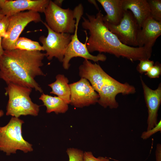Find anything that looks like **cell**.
<instances>
[{
    "label": "cell",
    "instance_id": "cell-17",
    "mask_svg": "<svg viewBox=\"0 0 161 161\" xmlns=\"http://www.w3.org/2000/svg\"><path fill=\"white\" fill-rule=\"evenodd\" d=\"M69 82L64 75L58 74L56 76L55 81L48 85L52 89L50 93L57 95L68 104L70 103V96Z\"/></svg>",
    "mask_w": 161,
    "mask_h": 161
},
{
    "label": "cell",
    "instance_id": "cell-21",
    "mask_svg": "<svg viewBox=\"0 0 161 161\" xmlns=\"http://www.w3.org/2000/svg\"><path fill=\"white\" fill-rule=\"evenodd\" d=\"M66 152L69 157V161H83L84 152L82 150L70 148L67 149Z\"/></svg>",
    "mask_w": 161,
    "mask_h": 161
},
{
    "label": "cell",
    "instance_id": "cell-9",
    "mask_svg": "<svg viewBox=\"0 0 161 161\" xmlns=\"http://www.w3.org/2000/svg\"><path fill=\"white\" fill-rule=\"evenodd\" d=\"M42 22L48 31L47 37L42 35L39 38V41L42 44L44 51H46L45 56L49 60L55 57L62 62L72 35L56 32L51 30L46 22Z\"/></svg>",
    "mask_w": 161,
    "mask_h": 161
},
{
    "label": "cell",
    "instance_id": "cell-11",
    "mask_svg": "<svg viewBox=\"0 0 161 161\" xmlns=\"http://www.w3.org/2000/svg\"><path fill=\"white\" fill-rule=\"evenodd\" d=\"M69 86L70 103L74 107L82 108L97 103L99 96L86 79L81 78Z\"/></svg>",
    "mask_w": 161,
    "mask_h": 161
},
{
    "label": "cell",
    "instance_id": "cell-32",
    "mask_svg": "<svg viewBox=\"0 0 161 161\" xmlns=\"http://www.w3.org/2000/svg\"><path fill=\"white\" fill-rule=\"evenodd\" d=\"M4 114V112L2 110H0V117H2Z\"/></svg>",
    "mask_w": 161,
    "mask_h": 161
},
{
    "label": "cell",
    "instance_id": "cell-18",
    "mask_svg": "<svg viewBox=\"0 0 161 161\" xmlns=\"http://www.w3.org/2000/svg\"><path fill=\"white\" fill-rule=\"evenodd\" d=\"M39 99L46 106L47 113L54 112L56 114L64 113L68 109V104L58 96H52L43 93Z\"/></svg>",
    "mask_w": 161,
    "mask_h": 161
},
{
    "label": "cell",
    "instance_id": "cell-22",
    "mask_svg": "<svg viewBox=\"0 0 161 161\" xmlns=\"http://www.w3.org/2000/svg\"><path fill=\"white\" fill-rule=\"evenodd\" d=\"M139 61L140 62L137 66L136 69L141 74L147 72L154 64L153 61L148 59H142Z\"/></svg>",
    "mask_w": 161,
    "mask_h": 161
},
{
    "label": "cell",
    "instance_id": "cell-7",
    "mask_svg": "<svg viewBox=\"0 0 161 161\" xmlns=\"http://www.w3.org/2000/svg\"><path fill=\"white\" fill-rule=\"evenodd\" d=\"M44 13L46 23L52 30L60 33H74L76 20L73 10L62 8L50 0Z\"/></svg>",
    "mask_w": 161,
    "mask_h": 161
},
{
    "label": "cell",
    "instance_id": "cell-28",
    "mask_svg": "<svg viewBox=\"0 0 161 161\" xmlns=\"http://www.w3.org/2000/svg\"><path fill=\"white\" fill-rule=\"evenodd\" d=\"M2 40L1 38L0 37V58L3 55L4 51L2 45Z\"/></svg>",
    "mask_w": 161,
    "mask_h": 161
},
{
    "label": "cell",
    "instance_id": "cell-31",
    "mask_svg": "<svg viewBox=\"0 0 161 161\" xmlns=\"http://www.w3.org/2000/svg\"><path fill=\"white\" fill-rule=\"evenodd\" d=\"M5 0H0V10L5 1Z\"/></svg>",
    "mask_w": 161,
    "mask_h": 161
},
{
    "label": "cell",
    "instance_id": "cell-5",
    "mask_svg": "<svg viewBox=\"0 0 161 161\" xmlns=\"http://www.w3.org/2000/svg\"><path fill=\"white\" fill-rule=\"evenodd\" d=\"M24 123L19 118L12 117L6 125L0 126V151L7 155L16 153L18 150L24 153L33 151L32 145L22 136V126Z\"/></svg>",
    "mask_w": 161,
    "mask_h": 161
},
{
    "label": "cell",
    "instance_id": "cell-20",
    "mask_svg": "<svg viewBox=\"0 0 161 161\" xmlns=\"http://www.w3.org/2000/svg\"><path fill=\"white\" fill-rule=\"evenodd\" d=\"M151 17L155 20L161 22V0H147Z\"/></svg>",
    "mask_w": 161,
    "mask_h": 161
},
{
    "label": "cell",
    "instance_id": "cell-3",
    "mask_svg": "<svg viewBox=\"0 0 161 161\" xmlns=\"http://www.w3.org/2000/svg\"><path fill=\"white\" fill-rule=\"evenodd\" d=\"M79 75L89 81L99 96L97 103L104 108H117L119 105L116 97L119 94L126 95L136 92L133 86L119 82L106 73L99 64L87 59L79 67Z\"/></svg>",
    "mask_w": 161,
    "mask_h": 161
},
{
    "label": "cell",
    "instance_id": "cell-1",
    "mask_svg": "<svg viewBox=\"0 0 161 161\" xmlns=\"http://www.w3.org/2000/svg\"><path fill=\"white\" fill-rule=\"evenodd\" d=\"M45 56L39 51L4 50L0 58V78L7 84H14L42 93L35 78L45 75L41 69Z\"/></svg>",
    "mask_w": 161,
    "mask_h": 161
},
{
    "label": "cell",
    "instance_id": "cell-24",
    "mask_svg": "<svg viewBox=\"0 0 161 161\" xmlns=\"http://www.w3.org/2000/svg\"><path fill=\"white\" fill-rule=\"evenodd\" d=\"M10 21V16H4L0 20V37L6 38L8 35L7 32Z\"/></svg>",
    "mask_w": 161,
    "mask_h": 161
},
{
    "label": "cell",
    "instance_id": "cell-33",
    "mask_svg": "<svg viewBox=\"0 0 161 161\" xmlns=\"http://www.w3.org/2000/svg\"><path fill=\"white\" fill-rule=\"evenodd\" d=\"M4 16L0 13V20Z\"/></svg>",
    "mask_w": 161,
    "mask_h": 161
},
{
    "label": "cell",
    "instance_id": "cell-27",
    "mask_svg": "<svg viewBox=\"0 0 161 161\" xmlns=\"http://www.w3.org/2000/svg\"><path fill=\"white\" fill-rule=\"evenodd\" d=\"M156 161H161V145L158 144L157 145L155 151Z\"/></svg>",
    "mask_w": 161,
    "mask_h": 161
},
{
    "label": "cell",
    "instance_id": "cell-19",
    "mask_svg": "<svg viewBox=\"0 0 161 161\" xmlns=\"http://www.w3.org/2000/svg\"><path fill=\"white\" fill-rule=\"evenodd\" d=\"M26 51H44L42 46L36 41L24 37H19L16 42L14 49Z\"/></svg>",
    "mask_w": 161,
    "mask_h": 161
},
{
    "label": "cell",
    "instance_id": "cell-26",
    "mask_svg": "<svg viewBox=\"0 0 161 161\" xmlns=\"http://www.w3.org/2000/svg\"><path fill=\"white\" fill-rule=\"evenodd\" d=\"M83 161H109V159L102 157L96 158L91 151H85L83 153Z\"/></svg>",
    "mask_w": 161,
    "mask_h": 161
},
{
    "label": "cell",
    "instance_id": "cell-4",
    "mask_svg": "<svg viewBox=\"0 0 161 161\" xmlns=\"http://www.w3.org/2000/svg\"><path fill=\"white\" fill-rule=\"evenodd\" d=\"M32 89L12 83L7 84L5 93L8 97L6 115L19 118L21 116L38 115L40 106L34 103L30 95Z\"/></svg>",
    "mask_w": 161,
    "mask_h": 161
},
{
    "label": "cell",
    "instance_id": "cell-16",
    "mask_svg": "<svg viewBox=\"0 0 161 161\" xmlns=\"http://www.w3.org/2000/svg\"><path fill=\"white\" fill-rule=\"evenodd\" d=\"M122 6L124 11L131 12L141 28L145 21L151 17L147 0H122Z\"/></svg>",
    "mask_w": 161,
    "mask_h": 161
},
{
    "label": "cell",
    "instance_id": "cell-14",
    "mask_svg": "<svg viewBox=\"0 0 161 161\" xmlns=\"http://www.w3.org/2000/svg\"><path fill=\"white\" fill-rule=\"evenodd\" d=\"M161 35V22L149 17L144 22L139 32L138 47H144L152 51V47Z\"/></svg>",
    "mask_w": 161,
    "mask_h": 161
},
{
    "label": "cell",
    "instance_id": "cell-6",
    "mask_svg": "<svg viewBox=\"0 0 161 161\" xmlns=\"http://www.w3.org/2000/svg\"><path fill=\"white\" fill-rule=\"evenodd\" d=\"M73 10L76 20L75 28L64 55L62 62L63 68L65 69H68L70 66L69 61L74 57H81L85 59L92 60L95 62L105 61L107 58L104 54L99 53L97 55H93L88 51L86 46L88 37L86 31H85L86 38L84 43L80 42L78 38L77 32L78 24L83 13L82 4H79L75 7Z\"/></svg>",
    "mask_w": 161,
    "mask_h": 161
},
{
    "label": "cell",
    "instance_id": "cell-23",
    "mask_svg": "<svg viewBox=\"0 0 161 161\" xmlns=\"http://www.w3.org/2000/svg\"><path fill=\"white\" fill-rule=\"evenodd\" d=\"M161 74V64L157 61L154 65L145 74L150 78H158Z\"/></svg>",
    "mask_w": 161,
    "mask_h": 161
},
{
    "label": "cell",
    "instance_id": "cell-30",
    "mask_svg": "<svg viewBox=\"0 0 161 161\" xmlns=\"http://www.w3.org/2000/svg\"><path fill=\"white\" fill-rule=\"evenodd\" d=\"M89 1L91 3V4H93L95 6L96 9L99 10V8L98 7V6L96 2V1L95 0H89Z\"/></svg>",
    "mask_w": 161,
    "mask_h": 161
},
{
    "label": "cell",
    "instance_id": "cell-12",
    "mask_svg": "<svg viewBox=\"0 0 161 161\" xmlns=\"http://www.w3.org/2000/svg\"><path fill=\"white\" fill-rule=\"evenodd\" d=\"M140 79L148 109V130L153 128L157 123L158 112L161 103V84L160 83L157 89L153 90L146 85L141 76Z\"/></svg>",
    "mask_w": 161,
    "mask_h": 161
},
{
    "label": "cell",
    "instance_id": "cell-15",
    "mask_svg": "<svg viewBox=\"0 0 161 161\" xmlns=\"http://www.w3.org/2000/svg\"><path fill=\"white\" fill-rule=\"evenodd\" d=\"M103 7L106 14L103 16L105 24L118 25L122 19L124 10L122 0H97Z\"/></svg>",
    "mask_w": 161,
    "mask_h": 161
},
{
    "label": "cell",
    "instance_id": "cell-29",
    "mask_svg": "<svg viewBox=\"0 0 161 161\" xmlns=\"http://www.w3.org/2000/svg\"><path fill=\"white\" fill-rule=\"evenodd\" d=\"M63 1H64L62 0H55L53 1L57 5L61 7Z\"/></svg>",
    "mask_w": 161,
    "mask_h": 161
},
{
    "label": "cell",
    "instance_id": "cell-13",
    "mask_svg": "<svg viewBox=\"0 0 161 161\" xmlns=\"http://www.w3.org/2000/svg\"><path fill=\"white\" fill-rule=\"evenodd\" d=\"M49 0H5L0 10L4 16H10L25 10L44 13Z\"/></svg>",
    "mask_w": 161,
    "mask_h": 161
},
{
    "label": "cell",
    "instance_id": "cell-10",
    "mask_svg": "<svg viewBox=\"0 0 161 161\" xmlns=\"http://www.w3.org/2000/svg\"><path fill=\"white\" fill-rule=\"evenodd\" d=\"M105 25L122 44L138 47V38L141 28L130 11H124L123 17L118 25Z\"/></svg>",
    "mask_w": 161,
    "mask_h": 161
},
{
    "label": "cell",
    "instance_id": "cell-2",
    "mask_svg": "<svg viewBox=\"0 0 161 161\" xmlns=\"http://www.w3.org/2000/svg\"><path fill=\"white\" fill-rule=\"evenodd\" d=\"M87 18L82 17V26L89 31L86 46L88 51L107 53L116 57L126 58L132 62L149 59L152 51L144 47H134L122 44L105 25L103 15L99 11L96 15L86 13Z\"/></svg>",
    "mask_w": 161,
    "mask_h": 161
},
{
    "label": "cell",
    "instance_id": "cell-25",
    "mask_svg": "<svg viewBox=\"0 0 161 161\" xmlns=\"http://www.w3.org/2000/svg\"><path fill=\"white\" fill-rule=\"evenodd\" d=\"M161 131V120L157 122V124L153 128L149 130L144 131L142 134L141 137L143 140L148 138L152 135Z\"/></svg>",
    "mask_w": 161,
    "mask_h": 161
},
{
    "label": "cell",
    "instance_id": "cell-8",
    "mask_svg": "<svg viewBox=\"0 0 161 161\" xmlns=\"http://www.w3.org/2000/svg\"><path fill=\"white\" fill-rule=\"evenodd\" d=\"M42 21L39 13L32 10L21 12L10 16L9 24L7 32L8 36L2 40L4 49H14L16 42L27 24L32 21L36 23Z\"/></svg>",
    "mask_w": 161,
    "mask_h": 161
}]
</instances>
